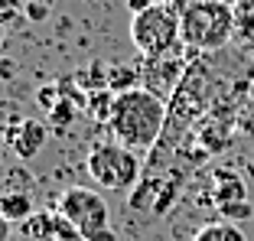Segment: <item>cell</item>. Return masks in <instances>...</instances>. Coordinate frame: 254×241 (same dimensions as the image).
<instances>
[{
	"label": "cell",
	"mask_w": 254,
	"mask_h": 241,
	"mask_svg": "<svg viewBox=\"0 0 254 241\" xmlns=\"http://www.w3.org/2000/svg\"><path fill=\"white\" fill-rule=\"evenodd\" d=\"M166 101L157 98L147 88L124 91L114 98V111L108 120V130L118 143L130 150H153L166 127Z\"/></svg>",
	"instance_id": "1"
},
{
	"label": "cell",
	"mask_w": 254,
	"mask_h": 241,
	"mask_svg": "<svg viewBox=\"0 0 254 241\" xmlns=\"http://www.w3.org/2000/svg\"><path fill=\"white\" fill-rule=\"evenodd\" d=\"M238 33V13L232 3L192 0L180 13V39L192 53H218Z\"/></svg>",
	"instance_id": "2"
},
{
	"label": "cell",
	"mask_w": 254,
	"mask_h": 241,
	"mask_svg": "<svg viewBox=\"0 0 254 241\" xmlns=\"http://www.w3.org/2000/svg\"><path fill=\"white\" fill-rule=\"evenodd\" d=\"M88 176L101 189L127 192L143 180V163L137 157V150H130V147H124L118 140L95 143L88 153Z\"/></svg>",
	"instance_id": "3"
},
{
	"label": "cell",
	"mask_w": 254,
	"mask_h": 241,
	"mask_svg": "<svg viewBox=\"0 0 254 241\" xmlns=\"http://www.w3.org/2000/svg\"><path fill=\"white\" fill-rule=\"evenodd\" d=\"M127 33H130V43L137 46L140 56H163V53H173L176 46H183L180 13L166 0H157L143 13H130V30Z\"/></svg>",
	"instance_id": "4"
},
{
	"label": "cell",
	"mask_w": 254,
	"mask_h": 241,
	"mask_svg": "<svg viewBox=\"0 0 254 241\" xmlns=\"http://www.w3.org/2000/svg\"><path fill=\"white\" fill-rule=\"evenodd\" d=\"M59 212L75 222V228L82 232V241H118L111 228V212L101 192L85 186H68L59 199Z\"/></svg>",
	"instance_id": "5"
},
{
	"label": "cell",
	"mask_w": 254,
	"mask_h": 241,
	"mask_svg": "<svg viewBox=\"0 0 254 241\" xmlns=\"http://www.w3.org/2000/svg\"><path fill=\"white\" fill-rule=\"evenodd\" d=\"M186 46H176L173 53H163V56H143L140 62V82L147 91H153L157 98L170 101L176 95V88L183 85L186 78Z\"/></svg>",
	"instance_id": "6"
},
{
	"label": "cell",
	"mask_w": 254,
	"mask_h": 241,
	"mask_svg": "<svg viewBox=\"0 0 254 241\" xmlns=\"http://www.w3.org/2000/svg\"><path fill=\"white\" fill-rule=\"evenodd\" d=\"M46 143V127L39 120H23L20 130H16V140H13V150L20 160H33Z\"/></svg>",
	"instance_id": "7"
},
{
	"label": "cell",
	"mask_w": 254,
	"mask_h": 241,
	"mask_svg": "<svg viewBox=\"0 0 254 241\" xmlns=\"http://www.w3.org/2000/svg\"><path fill=\"white\" fill-rule=\"evenodd\" d=\"M212 182H215V205L222 202H238V199H248V189H245V180H241L238 173H232V170H215V176H212Z\"/></svg>",
	"instance_id": "8"
},
{
	"label": "cell",
	"mask_w": 254,
	"mask_h": 241,
	"mask_svg": "<svg viewBox=\"0 0 254 241\" xmlns=\"http://www.w3.org/2000/svg\"><path fill=\"white\" fill-rule=\"evenodd\" d=\"M0 212L7 215L10 222H26L33 215V196L30 192H20V189H10V192H3L0 196Z\"/></svg>",
	"instance_id": "9"
},
{
	"label": "cell",
	"mask_w": 254,
	"mask_h": 241,
	"mask_svg": "<svg viewBox=\"0 0 254 241\" xmlns=\"http://www.w3.org/2000/svg\"><path fill=\"white\" fill-rule=\"evenodd\" d=\"M140 82V68L137 65H124V62H111L108 65V88L114 95H124V91H134Z\"/></svg>",
	"instance_id": "10"
},
{
	"label": "cell",
	"mask_w": 254,
	"mask_h": 241,
	"mask_svg": "<svg viewBox=\"0 0 254 241\" xmlns=\"http://www.w3.org/2000/svg\"><path fill=\"white\" fill-rule=\"evenodd\" d=\"M192 241H248L245 232H241L235 222H209V225H202L199 232L192 235Z\"/></svg>",
	"instance_id": "11"
},
{
	"label": "cell",
	"mask_w": 254,
	"mask_h": 241,
	"mask_svg": "<svg viewBox=\"0 0 254 241\" xmlns=\"http://www.w3.org/2000/svg\"><path fill=\"white\" fill-rule=\"evenodd\" d=\"M114 95L111 88H101V91H91L88 95V108L85 111L91 114V120H98V124H108L111 120V111H114Z\"/></svg>",
	"instance_id": "12"
},
{
	"label": "cell",
	"mask_w": 254,
	"mask_h": 241,
	"mask_svg": "<svg viewBox=\"0 0 254 241\" xmlns=\"http://www.w3.org/2000/svg\"><path fill=\"white\" fill-rule=\"evenodd\" d=\"M75 82H78V88H82L85 95L108 88V65H101V62H91L88 72H75Z\"/></svg>",
	"instance_id": "13"
},
{
	"label": "cell",
	"mask_w": 254,
	"mask_h": 241,
	"mask_svg": "<svg viewBox=\"0 0 254 241\" xmlns=\"http://www.w3.org/2000/svg\"><path fill=\"white\" fill-rule=\"evenodd\" d=\"M78 111H82V108L75 105V101L62 98L59 105L49 111V124H53V130H59V134H68V127H72L75 118H78Z\"/></svg>",
	"instance_id": "14"
},
{
	"label": "cell",
	"mask_w": 254,
	"mask_h": 241,
	"mask_svg": "<svg viewBox=\"0 0 254 241\" xmlns=\"http://www.w3.org/2000/svg\"><path fill=\"white\" fill-rule=\"evenodd\" d=\"M23 232L30 235L33 241H56V235H53V215H49V212H33L30 219L23 222Z\"/></svg>",
	"instance_id": "15"
},
{
	"label": "cell",
	"mask_w": 254,
	"mask_h": 241,
	"mask_svg": "<svg viewBox=\"0 0 254 241\" xmlns=\"http://www.w3.org/2000/svg\"><path fill=\"white\" fill-rule=\"evenodd\" d=\"M218 215H222L225 222H248V219H254V205L248 202V199L222 202V205H218Z\"/></svg>",
	"instance_id": "16"
},
{
	"label": "cell",
	"mask_w": 254,
	"mask_h": 241,
	"mask_svg": "<svg viewBox=\"0 0 254 241\" xmlns=\"http://www.w3.org/2000/svg\"><path fill=\"white\" fill-rule=\"evenodd\" d=\"M53 235H56V241H82V232H78L75 222L68 219V215H62V212L53 215Z\"/></svg>",
	"instance_id": "17"
},
{
	"label": "cell",
	"mask_w": 254,
	"mask_h": 241,
	"mask_svg": "<svg viewBox=\"0 0 254 241\" xmlns=\"http://www.w3.org/2000/svg\"><path fill=\"white\" fill-rule=\"evenodd\" d=\"M176 192H180V180H170L166 182V192L160 189L157 192V202H153V215H166L173 205V199H176Z\"/></svg>",
	"instance_id": "18"
},
{
	"label": "cell",
	"mask_w": 254,
	"mask_h": 241,
	"mask_svg": "<svg viewBox=\"0 0 254 241\" xmlns=\"http://www.w3.org/2000/svg\"><path fill=\"white\" fill-rule=\"evenodd\" d=\"M36 101H39V105H43V111L49 114V111H53V108H56V105H59V101H62L59 82H53V85H43V88L36 91Z\"/></svg>",
	"instance_id": "19"
},
{
	"label": "cell",
	"mask_w": 254,
	"mask_h": 241,
	"mask_svg": "<svg viewBox=\"0 0 254 241\" xmlns=\"http://www.w3.org/2000/svg\"><path fill=\"white\" fill-rule=\"evenodd\" d=\"M23 16L30 23H43L49 20V0H30L26 7H23Z\"/></svg>",
	"instance_id": "20"
},
{
	"label": "cell",
	"mask_w": 254,
	"mask_h": 241,
	"mask_svg": "<svg viewBox=\"0 0 254 241\" xmlns=\"http://www.w3.org/2000/svg\"><path fill=\"white\" fill-rule=\"evenodd\" d=\"M26 7L23 0H0V23L7 26V23H13L16 16H20V10Z\"/></svg>",
	"instance_id": "21"
},
{
	"label": "cell",
	"mask_w": 254,
	"mask_h": 241,
	"mask_svg": "<svg viewBox=\"0 0 254 241\" xmlns=\"http://www.w3.org/2000/svg\"><path fill=\"white\" fill-rule=\"evenodd\" d=\"M241 39H254V13H238V33Z\"/></svg>",
	"instance_id": "22"
},
{
	"label": "cell",
	"mask_w": 254,
	"mask_h": 241,
	"mask_svg": "<svg viewBox=\"0 0 254 241\" xmlns=\"http://www.w3.org/2000/svg\"><path fill=\"white\" fill-rule=\"evenodd\" d=\"M13 75H16V62L0 56V78H13Z\"/></svg>",
	"instance_id": "23"
},
{
	"label": "cell",
	"mask_w": 254,
	"mask_h": 241,
	"mask_svg": "<svg viewBox=\"0 0 254 241\" xmlns=\"http://www.w3.org/2000/svg\"><path fill=\"white\" fill-rule=\"evenodd\" d=\"M153 3H157V0H127V10H130V13H143V10L153 7Z\"/></svg>",
	"instance_id": "24"
},
{
	"label": "cell",
	"mask_w": 254,
	"mask_h": 241,
	"mask_svg": "<svg viewBox=\"0 0 254 241\" xmlns=\"http://www.w3.org/2000/svg\"><path fill=\"white\" fill-rule=\"evenodd\" d=\"M10 225H13V222L0 212V241H10V235H13V228H10Z\"/></svg>",
	"instance_id": "25"
},
{
	"label": "cell",
	"mask_w": 254,
	"mask_h": 241,
	"mask_svg": "<svg viewBox=\"0 0 254 241\" xmlns=\"http://www.w3.org/2000/svg\"><path fill=\"white\" fill-rule=\"evenodd\" d=\"M235 13H254V0H238L235 3Z\"/></svg>",
	"instance_id": "26"
},
{
	"label": "cell",
	"mask_w": 254,
	"mask_h": 241,
	"mask_svg": "<svg viewBox=\"0 0 254 241\" xmlns=\"http://www.w3.org/2000/svg\"><path fill=\"white\" fill-rule=\"evenodd\" d=\"M3 33H7V26H3V23H0V46H3Z\"/></svg>",
	"instance_id": "27"
},
{
	"label": "cell",
	"mask_w": 254,
	"mask_h": 241,
	"mask_svg": "<svg viewBox=\"0 0 254 241\" xmlns=\"http://www.w3.org/2000/svg\"><path fill=\"white\" fill-rule=\"evenodd\" d=\"M212 3H232V7H235V3H238V0H212Z\"/></svg>",
	"instance_id": "28"
},
{
	"label": "cell",
	"mask_w": 254,
	"mask_h": 241,
	"mask_svg": "<svg viewBox=\"0 0 254 241\" xmlns=\"http://www.w3.org/2000/svg\"><path fill=\"white\" fill-rule=\"evenodd\" d=\"M251 95H254V88H251Z\"/></svg>",
	"instance_id": "29"
}]
</instances>
